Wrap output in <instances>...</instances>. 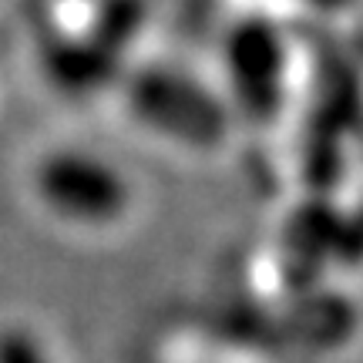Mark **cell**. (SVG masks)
<instances>
[{"label":"cell","instance_id":"cell-1","mask_svg":"<svg viewBox=\"0 0 363 363\" xmlns=\"http://www.w3.org/2000/svg\"><path fill=\"white\" fill-rule=\"evenodd\" d=\"M34 206L71 233H115L135 212L138 189L131 172L101 148L51 145L27 172Z\"/></svg>","mask_w":363,"mask_h":363},{"label":"cell","instance_id":"cell-2","mask_svg":"<svg viewBox=\"0 0 363 363\" xmlns=\"http://www.w3.org/2000/svg\"><path fill=\"white\" fill-rule=\"evenodd\" d=\"M219 61L229 108L259 121L279 115L289 91V40L276 21L262 13L235 21L222 38Z\"/></svg>","mask_w":363,"mask_h":363},{"label":"cell","instance_id":"cell-3","mask_svg":"<svg viewBox=\"0 0 363 363\" xmlns=\"http://www.w3.org/2000/svg\"><path fill=\"white\" fill-rule=\"evenodd\" d=\"M131 115L169 142L219 145L229 125V101L182 71H142L128 84Z\"/></svg>","mask_w":363,"mask_h":363},{"label":"cell","instance_id":"cell-4","mask_svg":"<svg viewBox=\"0 0 363 363\" xmlns=\"http://www.w3.org/2000/svg\"><path fill=\"white\" fill-rule=\"evenodd\" d=\"M0 363H61L51 340L27 323L0 326Z\"/></svg>","mask_w":363,"mask_h":363}]
</instances>
